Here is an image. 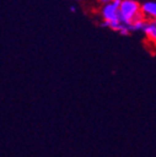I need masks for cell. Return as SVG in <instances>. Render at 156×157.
I'll list each match as a JSON object with an SVG mask.
<instances>
[{
	"label": "cell",
	"mask_w": 156,
	"mask_h": 157,
	"mask_svg": "<svg viewBox=\"0 0 156 157\" xmlns=\"http://www.w3.org/2000/svg\"><path fill=\"white\" fill-rule=\"evenodd\" d=\"M141 10L146 20H156V1L146 0L141 3Z\"/></svg>",
	"instance_id": "cell-3"
},
{
	"label": "cell",
	"mask_w": 156,
	"mask_h": 157,
	"mask_svg": "<svg viewBox=\"0 0 156 157\" xmlns=\"http://www.w3.org/2000/svg\"><path fill=\"white\" fill-rule=\"evenodd\" d=\"M121 0H112L111 2L102 6L100 8V17H103L102 26L110 27L111 25L120 22L119 8Z\"/></svg>",
	"instance_id": "cell-2"
},
{
	"label": "cell",
	"mask_w": 156,
	"mask_h": 157,
	"mask_svg": "<svg viewBox=\"0 0 156 157\" xmlns=\"http://www.w3.org/2000/svg\"><path fill=\"white\" fill-rule=\"evenodd\" d=\"M143 33L147 40L156 46V20H146Z\"/></svg>",
	"instance_id": "cell-4"
},
{
	"label": "cell",
	"mask_w": 156,
	"mask_h": 157,
	"mask_svg": "<svg viewBox=\"0 0 156 157\" xmlns=\"http://www.w3.org/2000/svg\"><path fill=\"white\" fill-rule=\"evenodd\" d=\"M120 21L124 24L131 23L142 13L141 3L138 0H121L119 8Z\"/></svg>",
	"instance_id": "cell-1"
},
{
	"label": "cell",
	"mask_w": 156,
	"mask_h": 157,
	"mask_svg": "<svg viewBox=\"0 0 156 157\" xmlns=\"http://www.w3.org/2000/svg\"><path fill=\"white\" fill-rule=\"evenodd\" d=\"M70 11L71 12H76V6H71L70 7Z\"/></svg>",
	"instance_id": "cell-6"
},
{
	"label": "cell",
	"mask_w": 156,
	"mask_h": 157,
	"mask_svg": "<svg viewBox=\"0 0 156 157\" xmlns=\"http://www.w3.org/2000/svg\"><path fill=\"white\" fill-rule=\"evenodd\" d=\"M112 0H98V2L99 3H102V6H104V5H107V3H109V2H111Z\"/></svg>",
	"instance_id": "cell-5"
}]
</instances>
